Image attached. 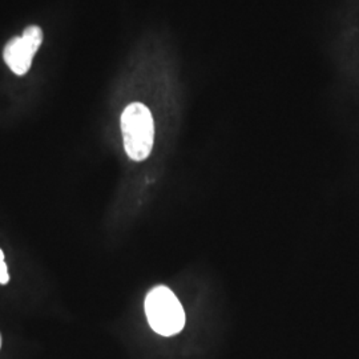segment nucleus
I'll use <instances>...</instances> for the list:
<instances>
[{"mask_svg":"<svg viewBox=\"0 0 359 359\" xmlns=\"http://www.w3.org/2000/svg\"><path fill=\"white\" fill-rule=\"evenodd\" d=\"M124 149L133 161H144L154 149V121L149 108L142 103L129 104L121 115Z\"/></svg>","mask_w":359,"mask_h":359,"instance_id":"nucleus-1","label":"nucleus"},{"mask_svg":"<svg viewBox=\"0 0 359 359\" xmlns=\"http://www.w3.org/2000/svg\"><path fill=\"white\" fill-rule=\"evenodd\" d=\"M149 326L163 337L179 334L185 326V311L176 294L167 286H156L145 298Z\"/></svg>","mask_w":359,"mask_h":359,"instance_id":"nucleus-2","label":"nucleus"},{"mask_svg":"<svg viewBox=\"0 0 359 359\" xmlns=\"http://www.w3.org/2000/svg\"><path fill=\"white\" fill-rule=\"evenodd\" d=\"M43 43V31L38 26L27 27L22 36L13 38L4 47L3 59L15 75L23 76L29 71L35 53Z\"/></svg>","mask_w":359,"mask_h":359,"instance_id":"nucleus-3","label":"nucleus"},{"mask_svg":"<svg viewBox=\"0 0 359 359\" xmlns=\"http://www.w3.org/2000/svg\"><path fill=\"white\" fill-rule=\"evenodd\" d=\"M10 283V274H8V266L4 259V253L0 249V285H7Z\"/></svg>","mask_w":359,"mask_h":359,"instance_id":"nucleus-4","label":"nucleus"},{"mask_svg":"<svg viewBox=\"0 0 359 359\" xmlns=\"http://www.w3.org/2000/svg\"><path fill=\"white\" fill-rule=\"evenodd\" d=\"M0 347H1V337H0Z\"/></svg>","mask_w":359,"mask_h":359,"instance_id":"nucleus-5","label":"nucleus"}]
</instances>
